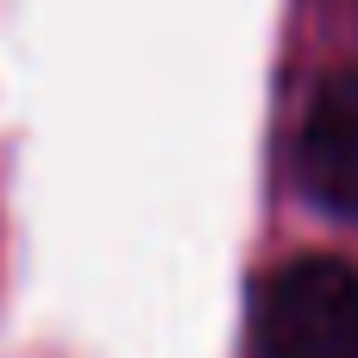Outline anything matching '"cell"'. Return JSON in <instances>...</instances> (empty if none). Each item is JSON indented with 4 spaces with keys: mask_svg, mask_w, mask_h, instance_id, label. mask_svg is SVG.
Here are the masks:
<instances>
[{
    "mask_svg": "<svg viewBox=\"0 0 358 358\" xmlns=\"http://www.w3.org/2000/svg\"><path fill=\"white\" fill-rule=\"evenodd\" d=\"M258 358H358V264L308 252L258 289Z\"/></svg>",
    "mask_w": 358,
    "mask_h": 358,
    "instance_id": "obj_1",
    "label": "cell"
},
{
    "mask_svg": "<svg viewBox=\"0 0 358 358\" xmlns=\"http://www.w3.org/2000/svg\"><path fill=\"white\" fill-rule=\"evenodd\" d=\"M296 182L321 214L358 220V63L321 76L296 132Z\"/></svg>",
    "mask_w": 358,
    "mask_h": 358,
    "instance_id": "obj_2",
    "label": "cell"
}]
</instances>
